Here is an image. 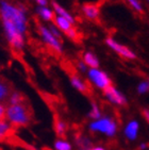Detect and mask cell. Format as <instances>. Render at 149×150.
Masks as SVG:
<instances>
[{"instance_id": "cell-1", "label": "cell", "mask_w": 149, "mask_h": 150, "mask_svg": "<svg viewBox=\"0 0 149 150\" xmlns=\"http://www.w3.org/2000/svg\"><path fill=\"white\" fill-rule=\"evenodd\" d=\"M0 19L14 25L23 35L28 32V17L26 6L14 4L9 0H0Z\"/></svg>"}, {"instance_id": "cell-2", "label": "cell", "mask_w": 149, "mask_h": 150, "mask_svg": "<svg viewBox=\"0 0 149 150\" xmlns=\"http://www.w3.org/2000/svg\"><path fill=\"white\" fill-rule=\"evenodd\" d=\"M6 119L14 128L26 127L32 122L33 110L28 101L20 104H12L6 108Z\"/></svg>"}, {"instance_id": "cell-3", "label": "cell", "mask_w": 149, "mask_h": 150, "mask_svg": "<svg viewBox=\"0 0 149 150\" xmlns=\"http://www.w3.org/2000/svg\"><path fill=\"white\" fill-rule=\"evenodd\" d=\"M1 23H2L6 38L12 49L16 50V51L23 50L25 44H26V35H23L14 25H12L9 21L1 20Z\"/></svg>"}, {"instance_id": "cell-4", "label": "cell", "mask_w": 149, "mask_h": 150, "mask_svg": "<svg viewBox=\"0 0 149 150\" xmlns=\"http://www.w3.org/2000/svg\"><path fill=\"white\" fill-rule=\"evenodd\" d=\"M37 31L40 33L43 42L52 51H55L57 54H62V52H63L62 40H57L55 36H53V34L48 29V27L40 25V23H37Z\"/></svg>"}, {"instance_id": "cell-5", "label": "cell", "mask_w": 149, "mask_h": 150, "mask_svg": "<svg viewBox=\"0 0 149 150\" xmlns=\"http://www.w3.org/2000/svg\"><path fill=\"white\" fill-rule=\"evenodd\" d=\"M87 75H89V81L93 84H95L98 88H101V90L104 91L106 88L112 85V81L108 77V75L106 72H103L102 70L98 69V68H91L87 71Z\"/></svg>"}, {"instance_id": "cell-6", "label": "cell", "mask_w": 149, "mask_h": 150, "mask_svg": "<svg viewBox=\"0 0 149 150\" xmlns=\"http://www.w3.org/2000/svg\"><path fill=\"white\" fill-rule=\"evenodd\" d=\"M106 44L112 50H114L116 53H118V54L121 55V57H123V58L128 59V60H134V59H136V55H135V53L132 51L131 49H129L128 47L123 46V45L119 44L118 42H116V40L113 38H111V36L106 38Z\"/></svg>"}, {"instance_id": "cell-7", "label": "cell", "mask_w": 149, "mask_h": 150, "mask_svg": "<svg viewBox=\"0 0 149 150\" xmlns=\"http://www.w3.org/2000/svg\"><path fill=\"white\" fill-rule=\"evenodd\" d=\"M91 129L93 131H100L108 134L109 136L114 135L115 131H116V125L112 119L103 118L101 120H98L96 122H93L91 125Z\"/></svg>"}, {"instance_id": "cell-8", "label": "cell", "mask_w": 149, "mask_h": 150, "mask_svg": "<svg viewBox=\"0 0 149 150\" xmlns=\"http://www.w3.org/2000/svg\"><path fill=\"white\" fill-rule=\"evenodd\" d=\"M81 10H82V13H83L84 17L86 19L96 21L100 17V9H99V6H98L97 3L86 2L82 6Z\"/></svg>"}, {"instance_id": "cell-9", "label": "cell", "mask_w": 149, "mask_h": 150, "mask_svg": "<svg viewBox=\"0 0 149 150\" xmlns=\"http://www.w3.org/2000/svg\"><path fill=\"white\" fill-rule=\"evenodd\" d=\"M13 92H14L13 86L9 81L0 78V103L3 105L9 104V99Z\"/></svg>"}, {"instance_id": "cell-10", "label": "cell", "mask_w": 149, "mask_h": 150, "mask_svg": "<svg viewBox=\"0 0 149 150\" xmlns=\"http://www.w3.org/2000/svg\"><path fill=\"white\" fill-rule=\"evenodd\" d=\"M103 93H104V95H106L112 102H114V103H116V104H119V105H126L127 104V101H126V99H125V97H123L113 85H111L110 87L106 88V90L103 91Z\"/></svg>"}, {"instance_id": "cell-11", "label": "cell", "mask_w": 149, "mask_h": 150, "mask_svg": "<svg viewBox=\"0 0 149 150\" xmlns=\"http://www.w3.org/2000/svg\"><path fill=\"white\" fill-rule=\"evenodd\" d=\"M69 78H70V82H72V86L76 87L79 92H81L82 94H85L87 96L91 95V88H89V84H86L76 72L69 74Z\"/></svg>"}, {"instance_id": "cell-12", "label": "cell", "mask_w": 149, "mask_h": 150, "mask_svg": "<svg viewBox=\"0 0 149 150\" xmlns=\"http://www.w3.org/2000/svg\"><path fill=\"white\" fill-rule=\"evenodd\" d=\"M15 128L12 125L8 124L6 119L0 120V141L9 139L11 136L14 135Z\"/></svg>"}, {"instance_id": "cell-13", "label": "cell", "mask_w": 149, "mask_h": 150, "mask_svg": "<svg viewBox=\"0 0 149 150\" xmlns=\"http://www.w3.org/2000/svg\"><path fill=\"white\" fill-rule=\"evenodd\" d=\"M51 6H52V10L55 11V15H57V16H61V17L66 18V19L69 20L72 23H74V25L76 23V20H74V16H72V15L70 14L67 10L64 9L60 3H57V1H51Z\"/></svg>"}, {"instance_id": "cell-14", "label": "cell", "mask_w": 149, "mask_h": 150, "mask_svg": "<svg viewBox=\"0 0 149 150\" xmlns=\"http://www.w3.org/2000/svg\"><path fill=\"white\" fill-rule=\"evenodd\" d=\"M53 23H55V26L60 29V31L62 32V33H64V34L68 33L72 28H74V23H72L69 20L66 19V18L61 17V16H57V15H55V20H53Z\"/></svg>"}, {"instance_id": "cell-15", "label": "cell", "mask_w": 149, "mask_h": 150, "mask_svg": "<svg viewBox=\"0 0 149 150\" xmlns=\"http://www.w3.org/2000/svg\"><path fill=\"white\" fill-rule=\"evenodd\" d=\"M36 13L44 21H52L53 23V20H55V13L49 6H37Z\"/></svg>"}, {"instance_id": "cell-16", "label": "cell", "mask_w": 149, "mask_h": 150, "mask_svg": "<svg viewBox=\"0 0 149 150\" xmlns=\"http://www.w3.org/2000/svg\"><path fill=\"white\" fill-rule=\"evenodd\" d=\"M82 61L84 62L86 66L91 68H98L99 67V61L96 55L91 51H85L82 54Z\"/></svg>"}, {"instance_id": "cell-17", "label": "cell", "mask_w": 149, "mask_h": 150, "mask_svg": "<svg viewBox=\"0 0 149 150\" xmlns=\"http://www.w3.org/2000/svg\"><path fill=\"white\" fill-rule=\"evenodd\" d=\"M53 120H55V130L57 132V135L59 137H61V139H65V129H66L65 124L61 120V118L59 117L57 114H55Z\"/></svg>"}, {"instance_id": "cell-18", "label": "cell", "mask_w": 149, "mask_h": 150, "mask_svg": "<svg viewBox=\"0 0 149 150\" xmlns=\"http://www.w3.org/2000/svg\"><path fill=\"white\" fill-rule=\"evenodd\" d=\"M27 98L25 97V95H23L21 93L19 92H14L12 93L11 97L9 99V105H12V104H20L23 103V102H27Z\"/></svg>"}, {"instance_id": "cell-19", "label": "cell", "mask_w": 149, "mask_h": 150, "mask_svg": "<svg viewBox=\"0 0 149 150\" xmlns=\"http://www.w3.org/2000/svg\"><path fill=\"white\" fill-rule=\"evenodd\" d=\"M138 125L136 121H131L128 127L126 128V135L128 136V139H134L136 137V134H138Z\"/></svg>"}, {"instance_id": "cell-20", "label": "cell", "mask_w": 149, "mask_h": 150, "mask_svg": "<svg viewBox=\"0 0 149 150\" xmlns=\"http://www.w3.org/2000/svg\"><path fill=\"white\" fill-rule=\"evenodd\" d=\"M77 144L80 147V149H87L91 147V143L89 139H86L85 137H82L80 135H77Z\"/></svg>"}, {"instance_id": "cell-21", "label": "cell", "mask_w": 149, "mask_h": 150, "mask_svg": "<svg viewBox=\"0 0 149 150\" xmlns=\"http://www.w3.org/2000/svg\"><path fill=\"white\" fill-rule=\"evenodd\" d=\"M48 29L50 30V32H51L52 34H53V36H55V38H57V40H62V36H63V33L60 31V29L57 28V26H55V23H52L50 26L48 27Z\"/></svg>"}, {"instance_id": "cell-22", "label": "cell", "mask_w": 149, "mask_h": 150, "mask_svg": "<svg viewBox=\"0 0 149 150\" xmlns=\"http://www.w3.org/2000/svg\"><path fill=\"white\" fill-rule=\"evenodd\" d=\"M127 2L129 3L130 6H131V8H133L136 12H138L140 14L144 13L143 6H142V4H140V2L138 0H127Z\"/></svg>"}, {"instance_id": "cell-23", "label": "cell", "mask_w": 149, "mask_h": 150, "mask_svg": "<svg viewBox=\"0 0 149 150\" xmlns=\"http://www.w3.org/2000/svg\"><path fill=\"white\" fill-rule=\"evenodd\" d=\"M70 145L64 141H57L55 142V149L57 150H70Z\"/></svg>"}, {"instance_id": "cell-24", "label": "cell", "mask_w": 149, "mask_h": 150, "mask_svg": "<svg viewBox=\"0 0 149 150\" xmlns=\"http://www.w3.org/2000/svg\"><path fill=\"white\" fill-rule=\"evenodd\" d=\"M138 91L140 94H144V93L148 92L149 91V82L148 81H144V82H142V83L138 85Z\"/></svg>"}, {"instance_id": "cell-25", "label": "cell", "mask_w": 149, "mask_h": 150, "mask_svg": "<svg viewBox=\"0 0 149 150\" xmlns=\"http://www.w3.org/2000/svg\"><path fill=\"white\" fill-rule=\"evenodd\" d=\"M91 116H92L93 118H99V117H100V113H99L97 105L95 103L93 104V111H92V113H91Z\"/></svg>"}, {"instance_id": "cell-26", "label": "cell", "mask_w": 149, "mask_h": 150, "mask_svg": "<svg viewBox=\"0 0 149 150\" xmlns=\"http://www.w3.org/2000/svg\"><path fill=\"white\" fill-rule=\"evenodd\" d=\"M77 68L80 70V71H82V72H85L86 70H87V66H86L85 64H84V62L82 60L78 61V62H77Z\"/></svg>"}, {"instance_id": "cell-27", "label": "cell", "mask_w": 149, "mask_h": 150, "mask_svg": "<svg viewBox=\"0 0 149 150\" xmlns=\"http://www.w3.org/2000/svg\"><path fill=\"white\" fill-rule=\"evenodd\" d=\"M6 119V109H4L3 104L0 103V120Z\"/></svg>"}, {"instance_id": "cell-28", "label": "cell", "mask_w": 149, "mask_h": 150, "mask_svg": "<svg viewBox=\"0 0 149 150\" xmlns=\"http://www.w3.org/2000/svg\"><path fill=\"white\" fill-rule=\"evenodd\" d=\"M38 6H48V0H34Z\"/></svg>"}, {"instance_id": "cell-29", "label": "cell", "mask_w": 149, "mask_h": 150, "mask_svg": "<svg viewBox=\"0 0 149 150\" xmlns=\"http://www.w3.org/2000/svg\"><path fill=\"white\" fill-rule=\"evenodd\" d=\"M142 114L145 117V119L149 122V110H142Z\"/></svg>"}, {"instance_id": "cell-30", "label": "cell", "mask_w": 149, "mask_h": 150, "mask_svg": "<svg viewBox=\"0 0 149 150\" xmlns=\"http://www.w3.org/2000/svg\"><path fill=\"white\" fill-rule=\"evenodd\" d=\"M89 150H104V149H103V148H101V147H97V148H94V149L92 148V149H89Z\"/></svg>"}, {"instance_id": "cell-31", "label": "cell", "mask_w": 149, "mask_h": 150, "mask_svg": "<svg viewBox=\"0 0 149 150\" xmlns=\"http://www.w3.org/2000/svg\"><path fill=\"white\" fill-rule=\"evenodd\" d=\"M146 1H147V2H149V0H146Z\"/></svg>"}, {"instance_id": "cell-32", "label": "cell", "mask_w": 149, "mask_h": 150, "mask_svg": "<svg viewBox=\"0 0 149 150\" xmlns=\"http://www.w3.org/2000/svg\"><path fill=\"white\" fill-rule=\"evenodd\" d=\"M148 80H149V78H148ZM148 82H149V81H148Z\"/></svg>"}]
</instances>
